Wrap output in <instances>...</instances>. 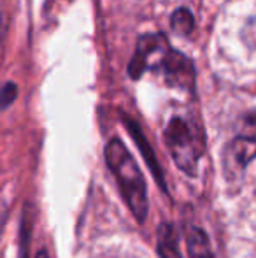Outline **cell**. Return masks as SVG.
Instances as JSON below:
<instances>
[{"mask_svg": "<svg viewBox=\"0 0 256 258\" xmlns=\"http://www.w3.org/2000/svg\"><path fill=\"white\" fill-rule=\"evenodd\" d=\"M104 155H106L107 167L116 177V183L120 186L130 213L139 223H144V220L147 218L149 202H147L146 179L140 172L139 163L135 162V158L120 139H111L107 143Z\"/></svg>", "mask_w": 256, "mask_h": 258, "instance_id": "cell-1", "label": "cell"}, {"mask_svg": "<svg viewBox=\"0 0 256 258\" xmlns=\"http://www.w3.org/2000/svg\"><path fill=\"white\" fill-rule=\"evenodd\" d=\"M163 137L176 165L188 176H195L205 151L202 130L186 116H172L163 130Z\"/></svg>", "mask_w": 256, "mask_h": 258, "instance_id": "cell-2", "label": "cell"}, {"mask_svg": "<svg viewBox=\"0 0 256 258\" xmlns=\"http://www.w3.org/2000/svg\"><path fill=\"white\" fill-rule=\"evenodd\" d=\"M256 156V109L240 123V130L230 141L223 155V170L226 179H237L244 174Z\"/></svg>", "mask_w": 256, "mask_h": 258, "instance_id": "cell-3", "label": "cell"}, {"mask_svg": "<svg viewBox=\"0 0 256 258\" xmlns=\"http://www.w3.org/2000/svg\"><path fill=\"white\" fill-rule=\"evenodd\" d=\"M165 76V81L176 88L192 90L195 85V69L188 56L172 49L170 46H165L158 58L154 60L153 67Z\"/></svg>", "mask_w": 256, "mask_h": 258, "instance_id": "cell-4", "label": "cell"}, {"mask_svg": "<svg viewBox=\"0 0 256 258\" xmlns=\"http://www.w3.org/2000/svg\"><path fill=\"white\" fill-rule=\"evenodd\" d=\"M168 44L163 34H142L137 39L135 53L128 63V76L132 79L142 78L146 69H151L158 53Z\"/></svg>", "mask_w": 256, "mask_h": 258, "instance_id": "cell-5", "label": "cell"}, {"mask_svg": "<svg viewBox=\"0 0 256 258\" xmlns=\"http://www.w3.org/2000/svg\"><path fill=\"white\" fill-rule=\"evenodd\" d=\"M123 123H125V126L128 128V134L132 136V139L135 141L137 148L140 150V153H142L144 160H146V163L149 165L151 172H153L154 177H156L158 184H160L161 190L165 191V190H167V186H165L163 174H161V167H160V163H158V158H156V155H154V151L151 150V146H149V143H147V139L144 137V134H142V130H140V126L137 125V123L133 121V119L127 118V116H123Z\"/></svg>", "mask_w": 256, "mask_h": 258, "instance_id": "cell-6", "label": "cell"}, {"mask_svg": "<svg viewBox=\"0 0 256 258\" xmlns=\"http://www.w3.org/2000/svg\"><path fill=\"white\" fill-rule=\"evenodd\" d=\"M156 244H158V256L160 258H183L179 251V241H178V232H176L172 223H161L158 228L156 235Z\"/></svg>", "mask_w": 256, "mask_h": 258, "instance_id": "cell-7", "label": "cell"}, {"mask_svg": "<svg viewBox=\"0 0 256 258\" xmlns=\"http://www.w3.org/2000/svg\"><path fill=\"white\" fill-rule=\"evenodd\" d=\"M186 248L190 258H214L207 234L195 225L186 228Z\"/></svg>", "mask_w": 256, "mask_h": 258, "instance_id": "cell-8", "label": "cell"}, {"mask_svg": "<svg viewBox=\"0 0 256 258\" xmlns=\"http://www.w3.org/2000/svg\"><path fill=\"white\" fill-rule=\"evenodd\" d=\"M170 27L174 32L181 35H190L195 30V18L192 11L186 7H179L172 13L170 16Z\"/></svg>", "mask_w": 256, "mask_h": 258, "instance_id": "cell-9", "label": "cell"}, {"mask_svg": "<svg viewBox=\"0 0 256 258\" xmlns=\"http://www.w3.org/2000/svg\"><path fill=\"white\" fill-rule=\"evenodd\" d=\"M18 97V85L16 83H4L0 86V111L7 109Z\"/></svg>", "mask_w": 256, "mask_h": 258, "instance_id": "cell-10", "label": "cell"}, {"mask_svg": "<svg viewBox=\"0 0 256 258\" xmlns=\"http://www.w3.org/2000/svg\"><path fill=\"white\" fill-rule=\"evenodd\" d=\"M35 258H49V255H48V251H46V249H41Z\"/></svg>", "mask_w": 256, "mask_h": 258, "instance_id": "cell-11", "label": "cell"}]
</instances>
